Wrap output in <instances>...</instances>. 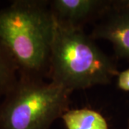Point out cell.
Wrapping results in <instances>:
<instances>
[{
  "instance_id": "obj_2",
  "label": "cell",
  "mask_w": 129,
  "mask_h": 129,
  "mask_svg": "<svg viewBox=\"0 0 129 129\" xmlns=\"http://www.w3.org/2000/svg\"><path fill=\"white\" fill-rule=\"evenodd\" d=\"M118 73L114 61L90 35L55 22L47 73L51 81L73 92L110 84Z\"/></svg>"
},
{
  "instance_id": "obj_9",
  "label": "cell",
  "mask_w": 129,
  "mask_h": 129,
  "mask_svg": "<svg viewBox=\"0 0 129 129\" xmlns=\"http://www.w3.org/2000/svg\"><path fill=\"white\" fill-rule=\"evenodd\" d=\"M121 2L123 5L129 7V0H121Z\"/></svg>"
},
{
  "instance_id": "obj_4",
  "label": "cell",
  "mask_w": 129,
  "mask_h": 129,
  "mask_svg": "<svg viewBox=\"0 0 129 129\" xmlns=\"http://www.w3.org/2000/svg\"><path fill=\"white\" fill-rule=\"evenodd\" d=\"M90 37L109 41L118 57L129 60V7L121 0L113 1L97 21Z\"/></svg>"
},
{
  "instance_id": "obj_3",
  "label": "cell",
  "mask_w": 129,
  "mask_h": 129,
  "mask_svg": "<svg viewBox=\"0 0 129 129\" xmlns=\"http://www.w3.org/2000/svg\"><path fill=\"white\" fill-rule=\"evenodd\" d=\"M72 92L53 81L19 74L0 102V129H50L69 110Z\"/></svg>"
},
{
  "instance_id": "obj_5",
  "label": "cell",
  "mask_w": 129,
  "mask_h": 129,
  "mask_svg": "<svg viewBox=\"0 0 129 129\" xmlns=\"http://www.w3.org/2000/svg\"><path fill=\"white\" fill-rule=\"evenodd\" d=\"M108 0H52L51 12L57 24L65 27L83 29L85 24L98 21L110 7Z\"/></svg>"
},
{
  "instance_id": "obj_7",
  "label": "cell",
  "mask_w": 129,
  "mask_h": 129,
  "mask_svg": "<svg viewBox=\"0 0 129 129\" xmlns=\"http://www.w3.org/2000/svg\"><path fill=\"white\" fill-rule=\"evenodd\" d=\"M18 76V68L13 57L0 40V99L12 88Z\"/></svg>"
},
{
  "instance_id": "obj_10",
  "label": "cell",
  "mask_w": 129,
  "mask_h": 129,
  "mask_svg": "<svg viewBox=\"0 0 129 129\" xmlns=\"http://www.w3.org/2000/svg\"><path fill=\"white\" fill-rule=\"evenodd\" d=\"M126 129H129V122H128V126H127Z\"/></svg>"
},
{
  "instance_id": "obj_1",
  "label": "cell",
  "mask_w": 129,
  "mask_h": 129,
  "mask_svg": "<svg viewBox=\"0 0 129 129\" xmlns=\"http://www.w3.org/2000/svg\"><path fill=\"white\" fill-rule=\"evenodd\" d=\"M54 28L49 1L16 0L0 10V40L19 74L47 77Z\"/></svg>"
},
{
  "instance_id": "obj_8",
  "label": "cell",
  "mask_w": 129,
  "mask_h": 129,
  "mask_svg": "<svg viewBox=\"0 0 129 129\" xmlns=\"http://www.w3.org/2000/svg\"><path fill=\"white\" fill-rule=\"evenodd\" d=\"M117 86L120 90L129 92V68L119 72L117 76Z\"/></svg>"
},
{
  "instance_id": "obj_6",
  "label": "cell",
  "mask_w": 129,
  "mask_h": 129,
  "mask_svg": "<svg viewBox=\"0 0 129 129\" xmlns=\"http://www.w3.org/2000/svg\"><path fill=\"white\" fill-rule=\"evenodd\" d=\"M61 118L66 129H109L104 116L90 108L69 109Z\"/></svg>"
}]
</instances>
